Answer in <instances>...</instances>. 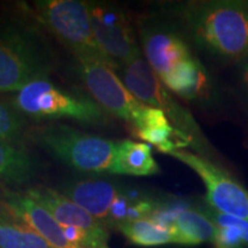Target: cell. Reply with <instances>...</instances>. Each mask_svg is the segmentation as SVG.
<instances>
[{
  "instance_id": "cell-1",
  "label": "cell",
  "mask_w": 248,
  "mask_h": 248,
  "mask_svg": "<svg viewBox=\"0 0 248 248\" xmlns=\"http://www.w3.org/2000/svg\"><path fill=\"white\" fill-rule=\"evenodd\" d=\"M179 15L195 45L218 61L248 59V0H202L183 5Z\"/></svg>"
},
{
  "instance_id": "cell-2",
  "label": "cell",
  "mask_w": 248,
  "mask_h": 248,
  "mask_svg": "<svg viewBox=\"0 0 248 248\" xmlns=\"http://www.w3.org/2000/svg\"><path fill=\"white\" fill-rule=\"evenodd\" d=\"M53 61L35 29L24 23L0 24V93H16L47 78Z\"/></svg>"
},
{
  "instance_id": "cell-3",
  "label": "cell",
  "mask_w": 248,
  "mask_h": 248,
  "mask_svg": "<svg viewBox=\"0 0 248 248\" xmlns=\"http://www.w3.org/2000/svg\"><path fill=\"white\" fill-rule=\"evenodd\" d=\"M28 136L40 148L77 171H113L117 141L90 135L60 123L36 126L28 132Z\"/></svg>"
},
{
  "instance_id": "cell-4",
  "label": "cell",
  "mask_w": 248,
  "mask_h": 248,
  "mask_svg": "<svg viewBox=\"0 0 248 248\" xmlns=\"http://www.w3.org/2000/svg\"><path fill=\"white\" fill-rule=\"evenodd\" d=\"M11 104L27 120L54 121L69 119L89 125L107 122L106 111L91 97L42 78L14 93Z\"/></svg>"
},
{
  "instance_id": "cell-5",
  "label": "cell",
  "mask_w": 248,
  "mask_h": 248,
  "mask_svg": "<svg viewBox=\"0 0 248 248\" xmlns=\"http://www.w3.org/2000/svg\"><path fill=\"white\" fill-rule=\"evenodd\" d=\"M32 8L37 20L66 46L76 61L100 59L109 64L93 33L88 1L38 0Z\"/></svg>"
},
{
  "instance_id": "cell-6",
  "label": "cell",
  "mask_w": 248,
  "mask_h": 248,
  "mask_svg": "<svg viewBox=\"0 0 248 248\" xmlns=\"http://www.w3.org/2000/svg\"><path fill=\"white\" fill-rule=\"evenodd\" d=\"M117 71L125 88L137 100L146 106L161 109L171 121L173 128L188 136L192 141L194 139L199 140L201 133L193 117L173 99L168 88L142 55L124 64Z\"/></svg>"
},
{
  "instance_id": "cell-7",
  "label": "cell",
  "mask_w": 248,
  "mask_h": 248,
  "mask_svg": "<svg viewBox=\"0 0 248 248\" xmlns=\"http://www.w3.org/2000/svg\"><path fill=\"white\" fill-rule=\"evenodd\" d=\"M93 33L99 48L116 71L140 57L135 28L119 5L106 1H88Z\"/></svg>"
},
{
  "instance_id": "cell-8",
  "label": "cell",
  "mask_w": 248,
  "mask_h": 248,
  "mask_svg": "<svg viewBox=\"0 0 248 248\" xmlns=\"http://www.w3.org/2000/svg\"><path fill=\"white\" fill-rule=\"evenodd\" d=\"M77 63L80 79L93 100L106 113L135 126L146 105L133 97L116 70L100 59H83Z\"/></svg>"
},
{
  "instance_id": "cell-9",
  "label": "cell",
  "mask_w": 248,
  "mask_h": 248,
  "mask_svg": "<svg viewBox=\"0 0 248 248\" xmlns=\"http://www.w3.org/2000/svg\"><path fill=\"white\" fill-rule=\"evenodd\" d=\"M198 173L206 186V199L216 212L248 221V191L228 172L191 152L178 150L169 153Z\"/></svg>"
},
{
  "instance_id": "cell-10",
  "label": "cell",
  "mask_w": 248,
  "mask_h": 248,
  "mask_svg": "<svg viewBox=\"0 0 248 248\" xmlns=\"http://www.w3.org/2000/svg\"><path fill=\"white\" fill-rule=\"evenodd\" d=\"M137 27L146 61L160 79L178 63L193 57L181 32L169 23L153 16H141Z\"/></svg>"
},
{
  "instance_id": "cell-11",
  "label": "cell",
  "mask_w": 248,
  "mask_h": 248,
  "mask_svg": "<svg viewBox=\"0 0 248 248\" xmlns=\"http://www.w3.org/2000/svg\"><path fill=\"white\" fill-rule=\"evenodd\" d=\"M24 223L32 228L53 248H83L71 244L63 233V229L45 208L32 200L26 192L6 188L1 200Z\"/></svg>"
},
{
  "instance_id": "cell-12",
  "label": "cell",
  "mask_w": 248,
  "mask_h": 248,
  "mask_svg": "<svg viewBox=\"0 0 248 248\" xmlns=\"http://www.w3.org/2000/svg\"><path fill=\"white\" fill-rule=\"evenodd\" d=\"M60 190L62 194L78 204L80 208L107 228V219L111 206L123 188L115 182L85 179L68 182L61 186Z\"/></svg>"
},
{
  "instance_id": "cell-13",
  "label": "cell",
  "mask_w": 248,
  "mask_h": 248,
  "mask_svg": "<svg viewBox=\"0 0 248 248\" xmlns=\"http://www.w3.org/2000/svg\"><path fill=\"white\" fill-rule=\"evenodd\" d=\"M26 193L47 210L61 226H75L90 231L105 228L94 217L80 208L78 204L54 188L33 186L27 190Z\"/></svg>"
},
{
  "instance_id": "cell-14",
  "label": "cell",
  "mask_w": 248,
  "mask_h": 248,
  "mask_svg": "<svg viewBox=\"0 0 248 248\" xmlns=\"http://www.w3.org/2000/svg\"><path fill=\"white\" fill-rule=\"evenodd\" d=\"M161 80L167 88L185 100H202L209 97L210 79L208 73L194 57L178 63Z\"/></svg>"
},
{
  "instance_id": "cell-15",
  "label": "cell",
  "mask_w": 248,
  "mask_h": 248,
  "mask_svg": "<svg viewBox=\"0 0 248 248\" xmlns=\"http://www.w3.org/2000/svg\"><path fill=\"white\" fill-rule=\"evenodd\" d=\"M37 171V160L22 142L0 140V186L28 184Z\"/></svg>"
},
{
  "instance_id": "cell-16",
  "label": "cell",
  "mask_w": 248,
  "mask_h": 248,
  "mask_svg": "<svg viewBox=\"0 0 248 248\" xmlns=\"http://www.w3.org/2000/svg\"><path fill=\"white\" fill-rule=\"evenodd\" d=\"M160 172L156 161L152 155L150 145L129 139L117 141V154L114 163V175L152 176Z\"/></svg>"
},
{
  "instance_id": "cell-17",
  "label": "cell",
  "mask_w": 248,
  "mask_h": 248,
  "mask_svg": "<svg viewBox=\"0 0 248 248\" xmlns=\"http://www.w3.org/2000/svg\"><path fill=\"white\" fill-rule=\"evenodd\" d=\"M0 248H53L0 201Z\"/></svg>"
},
{
  "instance_id": "cell-18",
  "label": "cell",
  "mask_w": 248,
  "mask_h": 248,
  "mask_svg": "<svg viewBox=\"0 0 248 248\" xmlns=\"http://www.w3.org/2000/svg\"><path fill=\"white\" fill-rule=\"evenodd\" d=\"M173 244L194 246L213 241L216 225L206 214L186 208L179 213L172 225Z\"/></svg>"
},
{
  "instance_id": "cell-19",
  "label": "cell",
  "mask_w": 248,
  "mask_h": 248,
  "mask_svg": "<svg viewBox=\"0 0 248 248\" xmlns=\"http://www.w3.org/2000/svg\"><path fill=\"white\" fill-rule=\"evenodd\" d=\"M116 229L130 243L137 246L154 247L173 244L172 228L161 224L150 217L123 222Z\"/></svg>"
},
{
  "instance_id": "cell-20",
  "label": "cell",
  "mask_w": 248,
  "mask_h": 248,
  "mask_svg": "<svg viewBox=\"0 0 248 248\" xmlns=\"http://www.w3.org/2000/svg\"><path fill=\"white\" fill-rule=\"evenodd\" d=\"M28 132L26 117L11 102L0 99V140L22 142Z\"/></svg>"
},
{
  "instance_id": "cell-21",
  "label": "cell",
  "mask_w": 248,
  "mask_h": 248,
  "mask_svg": "<svg viewBox=\"0 0 248 248\" xmlns=\"http://www.w3.org/2000/svg\"><path fill=\"white\" fill-rule=\"evenodd\" d=\"M244 243L241 231L235 226H216L213 239L215 248H241Z\"/></svg>"
},
{
  "instance_id": "cell-22",
  "label": "cell",
  "mask_w": 248,
  "mask_h": 248,
  "mask_svg": "<svg viewBox=\"0 0 248 248\" xmlns=\"http://www.w3.org/2000/svg\"><path fill=\"white\" fill-rule=\"evenodd\" d=\"M243 78L248 86V61H246L243 66Z\"/></svg>"
},
{
  "instance_id": "cell-23",
  "label": "cell",
  "mask_w": 248,
  "mask_h": 248,
  "mask_svg": "<svg viewBox=\"0 0 248 248\" xmlns=\"http://www.w3.org/2000/svg\"><path fill=\"white\" fill-rule=\"evenodd\" d=\"M5 191L6 188L2 187V186H0V201L4 199V194H5Z\"/></svg>"
}]
</instances>
